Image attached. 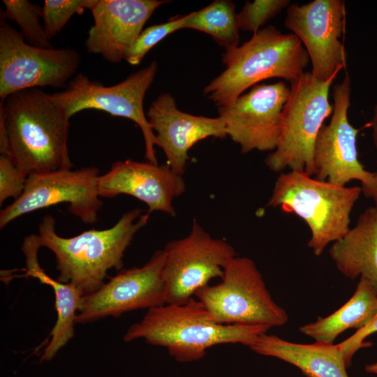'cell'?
Returning <instances> with one entry per match:
<instances>
[{
  "instance_id": "1",
  "label": "cell",
  "mask_w": 377,
  "mask_h": 377,
  "mask_svg": "<svg viewBox=\"0 0 377 377\" xmlns=\"http://www.w3.org/2000/svg\"><path fill=\"white\" fill-rule=\"evenodd\" d=\"M7 154L28 176L71 169L66 111L41 88L17 91L0 103Z\"/></svg>"
},
{
  "instance_id": "2",
  "label": "cell",
  "mask_w": 377,
  "mask_h": 377,
  "mask_svg": "<svg viewBox=\"0 0 377 377\" xmlns=\"http://www.w3.org/2000/svg\"><path fill=\"white\" fill-rule=\"evenodd\" d=\"M149 214L131 209L111 228L91 229L71 237H63L56 232L55 219L45 215L39 225L40 246L54 255L57 280L69 283L84 295L92 293L103 283L110 269H120L124 253L135 234L149 221Z\"/></svg>"
},
{
  "instance_id": "3",
  "label": "cell",
  "mask_w": 377,
  "mask_h": 377,
  "mask_svg": "<svg viewBox=\"0 0 377 377\" xmlns=\"http://www.w3.org/2000/svg\"><path fill=\"white\" fill-rule=\"evenodd\" d=\"M267 325H223L212 320L202 304L191 298L184 304H165L148 309L142 319L131 325L126 342L142 338L147 343L167 348L179 362L202 358L210 347L241 343L250 347Z\"/></svg>"
},
{
  "instance_id": "4",
  "label": "cell",
  "mask_w": 377,
  "mask_h": 377,
  "mask_svg": "<svg viewBox=\"0 0 377 377\" xmlns=\"http://www.w3.org/2000/svg\"><path fill=\"white\" fill-rule=\"evenodd\" d=\"M222 61L225 70L204 89L218 108L232 104L264 80L278 77L291 82L304 73L309 57L295 34L268 26L241 46L226 50Z\"/></svg>"
},
{
  "instance_id": "5",
  "label": "cell",
  "mask_w": 377,
  "mask_h": 377,
  "mask_svg": "<svg viewBox=\"0 0 377 377\" xmlns=\"http://www.w3.org/2000/svg\"><path fill=\"white\" fill-rule=\"evenodd\" d=\"M362 193L360 186L347 187L318 179L302 170L281 172L267 207H277L303 219L311 231L307 246L316 256L350 230V215Z\"/></svg>"
},
{
  "instance_id": "6",
  "label": "cell",
  "mask_w": 377,
  "mask_h": 377,
  "mask_svg": "<svg viewBox=\"0 0 377 377\" xmlns=\"http://www.w3.org/2000/svg\"><path fill=\"white\" fill-rule=\"evenodd\" d=\"M335 78L320 81L311 72H304L290 82L289 96L281 112L279 142L265 159L272 171L289 168L315 175V142L325 119L333 111L329 92Z\"/></svg>"
},
{
  "instance_id": "7",
  "label": "cell",
  "mask_w": 377,
  "mask_h": 377,
  "mask_svg": "<svg viewBox=\"0 0 377 377\" xmlns=\"http://www.w3.org/2000/svg\"><path fill=\"white\" fill-rule=\"evenodd\" d=\"M194 296L210 318L220 324L272 327L288 320L286 311L272 299L255 262L248 257H234L219 283L209 284Z\"/></svg>"
},
{
  "instance_id": "8",
  "label": "cell",
  "mask_w": 377,
  "mask_h": 377,
  "mask_svg": "<svg viewBox=\"0 0 377 377\" xmlns=\"http://www.w3.org/2000/svg\"><path fill=\"white\" fill-rule=\"evenodd\" d=\"M157 68L156 62L152 61L112 86H105L99 81L78 73L64 90L52 94V98L66 111L69 118L78 112L91 109L134 121L143 135L146 159L156 164V136L145 114L143 102Z\"/></svg>"
},
{
  "instance_id": "9",
  "label": "cell",
  "mask_w": 377,
  "mask_h": 377,
  "mask_svg": "<svg viewBox=\"0 0 377 377\" xmlns=\"http://www.w3.org/2000/svg\"><path fill=\"white\" fill-rule=\"evenodd\" d=\"M0 98L19 91L51 87L66 89L80 64L71 47L41 48L27 43L0 15Z\"/></svg>"
},
{
  "instance_id": "10",
  "label": "cell",
  "mask_w": 377,
  "mask_h": 377,
  "mask_svg": "<svg viewBox=\"0 0 377 377\" xmlns=\"http://www.w3.org/2000/svg\"><path fill=\"white\" fill-rule=\"evenodd\" d=\"M163 281L165 304H184L214 278H222L236 256L233 246L216 239L193 220L188 235L169 242L163 249Z\"/></svg>"
},
{
  "instance_id": "11",
  "label": "cell",
  "mask_w": 377,
  "mask_h": 377,
  "mask_svg": "<svg viewBox=\"0 0 377 377\" xmlns=\"http://www.w3.org/2000/svg\"><path fill=\"white\" fill-rule=\"evenodd\" d=\"M99 169H60L28 176L22 195L0 213V228L28 213L60 203L82 222L96 221L103 206L98 193Z\"/></svg>"
},
{
  "instance_id": "12",
  "label": "cell",
  "mask_w": 377,
  "mask_h": 377,
  "mask_svg": "<svg viewBox=\"0 0 377 377\" xmlns=\"http://www.w3.org/2000/svg\"><path fill=\"white\" fill-rule=\"evenodd\" d=\"M345 17L342 0H313L301 6L291 3L287 8L285 26L306 49L311 73L318 80H329L346 68V51L340 41Z\"/></svg>"
},
{
  "instance_id": "13",
  "label": "cell",
  "mask_w": 377,
  "mask_h": 377,
  "mask_svg": "<svg viewBox=\"0 0 377 377\" xmlns=\"http://www.w3.org/2000/svg\"><path fill=\"white\" fill-rule=\"evenodd\" d=\"M351 81L348 73L333 87V111L330 121L320 128L314 146L315 177L339 186L351 180L361 182L364 190L371 185L374 172L366 170L358 158L359 130L348 121Z\"/></svg>"
},
{
  "instance_id": "14",
  "label": "cell",
  "mask_w": 377,
  "mask_h": 377,
  "mask_svg": "<svg viewBox=\"0 0 377 377\" xmlns=\"http://www.w3.org/2000/svg\"><path fill=\"white\" fill-rule=\"evenodd\" d=\"M165 251L158 250L142 266L120 272L98 289L84 295L76 323L85 324L108 316L119 317L140 309L165 304L163 281Z\"/></svg>"
},
{
  "instance_id": "15",
  "label": "cell",
  "mask_w": 377,
  "mask_h": 377,
  "mask_svg": "<svg viewBox=\"0 0 377 377\" xmlns=\"http://www.w3.org/2000/svg\"><path fill=\"white\" fill-rule=\"evenodd\" d=\"M290 87L280 81L256 84L231 105L219 107L227 135L246 154L253 150L274 151L281 129V112Z\"/></svg>"
},
{
  "instance_id": "16",
  "label": "cell",
  "mask_w": 377,
  "mask_h": 377,
  "mask_svg": "<svg viewBox=\"0 0 377 377\" xmlns=\"http://www.w3.org/2000/svg\"><path fill=\"white\" fill-rule=\"evenodd\" d=\"M186 189L183 175L168 165L140 162L132 159L117 161L98 179V193L103 198L131 195L143 202L149 213L162 212L175 215L173 200Z\"/></svg>"
},
{
  "instance_id": "17",
  "label": "cell",
  "mask_w": 377,
  "mask_h": 377,
  "mask_svg": "<svg viewBox=\"0 0 377 377\" xmlns=\"http://www.w3.org/2000/svg\"><path fill=\"white\" fill-rule=\"evenodd\" d=\"M147 117L156 132V145L165 154L166 164L181 175L189 160L188 151L195 144L209 137L223 139L228 136L221 118L182 112L169 93L161 94L151 103Z\"/></svg>"
},
{
  "instance_id": "18",
  "label": "cell",
  "mask_w": 377,
  "mask_h": 377,
  "mask_svg": "<svg viewBox=\"0 0 377 377\" xmlns=\"http://www.w3.org/2000/svg\"><path fill=\"white\" fill-rule=\"evenodd\" d=\"M167 1L96 0L90 11L94 24L84 42L87 51L117 64L138 37L147 21Z\"/></svg>"
},
{
  "instance_id": "19",
  "label": "cell",
  "mask_w": 377,
  "mask_h": 377,
  "mask_svg": "<svg viewBox=\"0 0 377 377\" xmlns=\"http://www.w3.org/2000/svg\"><path fill=\"white\" fill-rule=\"evenodd\" d=\"M40 247L38 235L31 234L24 239L22 251L24 256L27 275L51 286L54 293L57 318L50 332L51 339L40 357V362H44L53 359L73 337L75 318L81 309L84 295L73 284L60 282L45 272L38 259V252Z\"/></svg>"
},
{
  "instance_id": "20",
  "label": "cell",
  "mask_w": 377,
  "mask_h": 377,
  "mask_svg": "<svg viewBox=\"0 0 377 377\" xmlns=\"http://www.w3.org/2000/svg\"><path fill=\"white\" fill-rule=\"evenodd\" d=\"M249 348L296 367L306 377H349L338 344L294 343L264 333Z\"/></svg>"
},
{
  "instance_id": "21",
  "label": "cell",
  "mask_w": 377,
  "mask_h": 377,
  "mask_svg": "<svg viewBox=\"0 0 377 377\" xmlns=\"http://www.w3.org/2000/svg\"><path fill=\"white\" fill-rule=\"evenodd\" d=\"M329 253L343 276L365 279L377 293V207L367 208L356 224L333 242Z\"/></svg>"
},
{
  "instance_id": "22",
  "label": "cell",
  "mask_w": 377,
  "mask_h": 377,
  "mask_svg": "<svg viewBox=\"0 0 377 377\" xmlns=\"http://www.w3.org/2000/svg\"><path fill=\"white\" fill-rule=\"evenodd\" d=\"M377 313V293L371 283L360 278L352 297L330 315L301 326L299 330L316 342L332 344L344 331L367 326Z\"/></svg>"
},
{
  "instance_id": "23",
  "label": "cell",
  "mask_w": 377,
  "mask_h": 377,
  "mask_svg": "<svg viewBox=\"0 0 377 377\" xmlns=\"http://www.w3.org/2000/svg\"><path fill=\"white\" fill-rule=\"evenodd\" d=\"M184 29H193L209 34L226 50L239 46V28L235 4L216 0L206 7L184 15Z\"/></svg>"
},
{
  "instance_id": "24",
  "label": "cell",
  "mask_w": 377,
  "mask_h": 377,
  "mask_svg": "<svg viewBox=\"0 0 377 377\" xmlns=\"http://www.w3.org/2000/svg\"><path fill=\"white\" fill-rule=\"evenodd\" d=\"M5 10L1 14L6 20L15 22L20 27L21 34L29 45L41 48H52L43 25L42 7L27 0H3Z\"/></svg>"
},
{
  "instance_id": "25",
  "label": "cell",
  "mask_w": 377,
  "mask_h": 377,
  "mask_svg": "<svg viewBox=\"0 0 377 377\" xmlns=\"http://www.w3.org/2000/svg\"><path fill=\"white\" fill-rule=\"evenodd\" d=\"M96 0H46L42 6L43 27L47 38L58 34L75 14L90 10Z\"/></svg>"
},
{
  "instance_id": "26",
  "label": "cell",
  "mask_w": 377,
  "mask_h": 377,
  "mask_svg": "<svg viewBox=\"0 0 377 377\" xmlns=\"http://www.w3.org/2000/svg\"><path fill=\"white\" fill-rule=\"evenodd\" d=\"M184 15L154 24L141 31L134 43L127 49L124 59L133 66L138 65L147 52L172 33L184 29Z\"/></svg>"
},
{
  "instance_id": "27",
  "label": "cell",
  "mask_w": 377,
  "mask_h": 377,
  "mask_svg": "<svg viewBox=\"0 0 377 377\" xmlns=\"http://www.w3.org/2000/svg\"><path fill=\"white\" fill-rule=\"evenodd\" d=\"M290 3L289 0L247 1L237 13L239 28L255 34L283 8H288Z\"/></svg>"
},
{
  "instance_id": "28",
  "label": "cell",
  "mask_w": 377,
  "mask_h": 377,
  "mask_svg": "<svg viewBox=\"0 0 377 377\" xmlns=\"http://www.w3.org/2000/svg\"><path fill=\"white\" fill-rule=\"evenodd\" d=\"M28 175L6 155H0V204L9 198L17 199L22 193Z\"/></svg>"
},
{
  "instance_id": "29",
  "label": "cell",
  "mask_w": 377,
  "mask_h": 377,
  "mask_svg": "<svg viewBox=\"0 0 377 377\" xmlns=\"http://www.w3.org/2000/svg\"><path fill=\"white\" fill-rule=\"evenodd\" d=\"M376 332L377 313L367 326L356 330L353 335L338 343L348 367L351 364L353 357L358 350L370 346L368 342H364L365 339Z\"/></svg>"
},
{
  "instance_id": "30",
  "label": "cell",
  "mask_w": 377,
  "mask_h": 377,
  "mask_svg": "<svg viewBox=\"0 0 377 377\" xmlns=\"http://www.w3.org/2000/svg\"><path fill=\"white\" fill-rule=\"evenodd\" d=\"M362 193L369 198H371L376 203L377 207V172H374V182L370 186L362 190Z\"/></svg>"
},
{
  "instance_id": "31",
  "label": "cell",
  "mask_w": 377,
  "mask_h": 377,
  "mask_svg": "<svg viewBox=\"0 0 377 377\" xmlns=\"http://www.w3.org/2000/svg\"><path fill=\"white\" fill-rule=\"evenodd\" d=\"M369 126L372 131L373 142L377 150V104L374 106V113Z\"/></svg>"
},
{
  "instance_id": "32",
  "label": "cell",
  "mask_w": 377,
  "mask_h": 377,
  "mask_svg": "<svg viewBox=\"0 0 377 377\" xmlns=\"http://www.w3.org/2000/svg\"><path fill=\"white\" fill-rule=\"evenodd\" d=\"M365 371L369 374L377 375V362L367 364Z\"/></svg>"
}]
</instances>
